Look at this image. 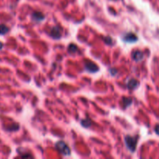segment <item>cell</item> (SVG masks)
Listing matches in <instances>:
<instances>
[{
  "label": "cell",
  "instance_id": "cell-1",
  "mask_svg": "<svg viewBox=\"0 0 159 159\" xmlns=\"http://www.w3.org/2000/svg\"><path fill=\"white\" fill-rule=\"evenodd\" d=\"M124 141L127 149L130 152H134L137 149L138 144V137H132V136L127 135L124 138Z\"/></svg>",
  "mask_w": 159,
  "mask_h": 159
},
{
  "label": "cell",
  "instance_id": "cell-2",
  "mask_svg": "<svg viewBox=\"0 0 159 159\" xmlns=\"http://www.w3.org/2000/svg\"><path fill=\"white\" fill-rule=\"evenodd\" d=\"M55 148L57 149L58 152L61 153L64 156H68V155H71L70 148L63 140H59V141L56 142Z\"/></svg>",
  "mask_w": 159,
  "mask_h": 159
},
{
  "label": "cell",
  "instance_id": "cell-3",
  "mask_svg": "<svg viewBox=\"0 0 159 159\" xmlns=\"http://www.w3.org/2000/svg\"><path fill=\"white\" fill-rule=\"evenodd\" d=\"M49 36L53 39L58 40L62 37V31L61 29L57 26H53L49 31Z\"/></svg>",
  "mask_w": 159,
  "mask_h": 159
},
{
  "label": "cell",
  "instance_id": "cell-4",
  "mask_svg": "<svg viewBox=\"0 0 159 159\" xmlns=\"http://www.w3.org/2000/svg\"><path fill=\"white\" fill-rule=\"evenodd\" d=\"M122 40L124 42L127 43H134L137 42V40H138V37L135 34L130 32V33H127V34H124L123 37H122Z\"/></svg>",
  "mask_w": 159,
  "mask_h": 159
},
{
  "label": "cell",
  "instance_id": "cell-5",
  "mask_svg": "<svg viewBox=\"0 0 159 159\" xmlns=\"http://www.w3.org/2000/svg\"><path fill=\"white\" fill-rule=\"evenodd\" d=\"M85 70L88 71L89 72H96L100 70V68L94 62H90V61H86L85 63Z\"/></svg>",
  "mask_w": 159,
  "mask_h": 159
},
{
  "label": "cell",
  "instance_id": "cell-6",
  "mask_svg": "<svg viewBox=\"0 0 159 159\" xmlns=\"http://www.w3.org/2000/svg\"><path fill=\"white\" fill-rule=\"evenodd\" d=\"M139 85H140V82H139L137 79H130L127 82V89H130V90H134V89H136L137 88H138Z\"/></svg>",
  "mask_w": 159,
  "mask_h": 159
},
{
  "label": "cell",
  "instance_id": "cell-7",
  "mask_svg": "<svg viewBox=\"0 0 159 159\" xmlns=\"http://www.w3.org/2000/svg\"><path fill=\"white\" fill-rule=\"evenodd\" d=\"M32 19L35 22H41L45 19V16L40 12H34L31 15Z\"/></svg>",
  "mask_w": 159,
  "mask_h": 159
},
{
  "label": "cell",
  "instance_id": "cell-8",
  "mask_svg": "<svg viewBox=\"0 0 159 159\" xmlns=\"http://www.w3.org/2000/svg\"><path fill=\"white\" fill-rule=\"evenodd\" d=\"M143 57H144V53L142 51H139V50L134 51L133 54H132V58L136 62H140L143 59Z\"/></svg>",
  "mask_w": 159,
  "mask_h": 159
},
{
  "label": "cell",
  "instance_id": "cell-9",
  "mask_svg": "<svg viewBox=\"0 0 159 159\" xmlns=\"http://www.w3.org/2000/svg\"><path fill=\"white\" fill-rule=\"evenodd\" d=\"M133 102V100L131 98L128 97H124L123 98V109L127 108L128 106H130Z\"/></svg>",
  "mask_w": 159,
  "mask_h": 159
},
{
  "label": "cell",
  "instance_id": "cell-10",
  "mask_svg": "<svg viewBox=\"0 0 159 159\" xmlns=\"http://www.w3.org/2000/svg\"><path fill=\"white\" fill-rule=\"evenodd\" d=\"M81 124H82V127L89 128L92 126V120L89 118H85V119H83L81 120Z\"/></svg>",
  "mask_w": 159,
  "mask_h": 159
},
{
  "label": "cell",
  "instance_id": "cell-11",
  "mask_svg": "<svg viewBox=\"0 0 159 159\" xmlns=\"http://www.w3.org/2000/svg\"><path fill=\"white\" fill-rule=\"evenodd\" d=\"M9 30V28L5 24H0V35H5Z\"/></svg>",
  "mask_w": 159,
  "mask_h": 159
},
{
  "label": "cell",
  "instance_id": "cell-12",
  "mask_svg": "<svg viewBox=\"0 0 159 159\" xmlns=\"http://www.w3.org/2000/svg\"><path fill=\"white\" fill-rule=\"evenodd\" d=\"M78 51V47H77L76 44H69L68 47V53L70 54H74L75 52H77Z\"/></svg>",
  "mask_w": 159,
  "mask_h": 159
},
{
  "label": "cell",
  "instance_id": "cell-13",
  "mask_svg": "<svg viewBox=\"0 0 159 159\" xmlns=\"http://www.w3.org/2000/svg\"><path fill=\"white\" fill-rule=\"evenodd\" d=\"M19 124H17V123H13L12 126H9L8 127V128H6L7 130L9 131H16L17 130H19Z\"/></svg>",
  "mask_w": 159,
  "mask_h": 159
},
{
  "label": "cell",
  "instance_id": "cell-14",
  "mask_svg": "<svg viewBox=\"0 0 159 159\" xmlns=\"http://www.w3.org/2000/svg\"><path fill=\"white\" fill-rule=\"evenodd\" d=\"M104 41L106 43V44H112V43H113V40L110 37H106L105 38H104Z\"/></svg>",
  "mask_w": 159,
  "mask_h": 159
},
{
  "label": "cell",
  "instance_id": "cell-15",
  "mask_svg": "<svg viewBox=\"0 0 159 159\" xmlns=\"http://www.w3.org/2000/svg\"><path fill=\"white\" fill-rule=\"evenodd\" d=\"M110 74H112V75H116V74H117V69H115V68H111V69H110Z\"/></svg>",
  "mask_w": 159,
  "mask_h": 159
},
{
  "label": "cell",
  "instance_id": "cell-16",
  "mask_svg": "<svg viewBox=\"0 0 159 159\" xmlns=\"http://www.w3.org/2000/svg\"><path fill=\"white\" fill-rule=\"evenodd\" d=\"M155 133L159 136V124H157L155 127Z\"/></svg>",
  "mask_w": 159,
  "mask_h": 159
},
{
  "label": "cell",
  "instance_id": "cell-17",
  "mask_svg": "<svg viewBox=\"0 0 159 159\" xmlns=\"http://www.w3.org/2000/svg\"><path fill=\"white\" fill-rule=\"evenodd\" d=\"M2 47H3V44L2 42H0V50H2Z\"/></svg>",
  "mask_w": 159,
  "mask_h": 159
},
{
  "label": "cell",
  "instance_id": "cell-18",
  "mask_svg": "<svg viewBox=\"0 0 159 159\" xmlns=\"http://www.w3.org/2000/svg\"><path fill=\"white\" fill-rule=\"evenodd\" d=\"M112 1H117V0H112Z\"/></svg>",
  "mask_w": 159,
  "mask_h": 159
}]
</instances>
